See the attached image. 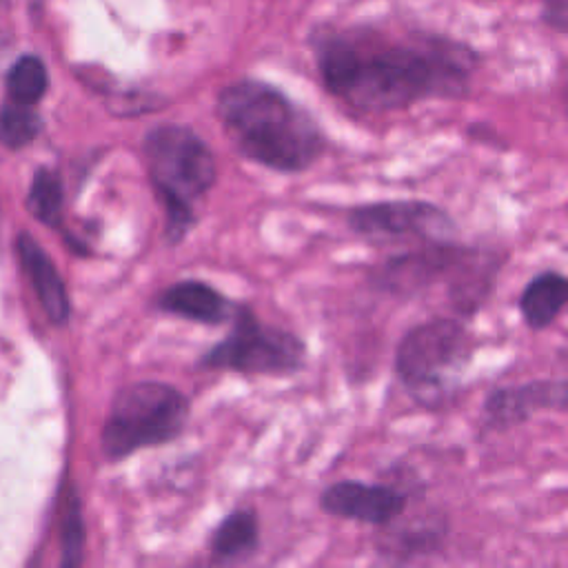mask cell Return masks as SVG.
I'll use <instances>...</instances> for the list:
<instances>
[{"instance_id":"1","label":"cell","mask_w":568,"mask_h":568,"mask_svg":"<svg viewBox=\"0 0 568 568\" xmlns=\"http://www.w3.org/2000/svg\"><path fill=\"white\" fill-rule=\"evenodd\" d=\"M317 69L328 93L359 111H397L433 98H462L473 62L457 47H371L355 38H333L317 51Z\"/></svg>"},{"instance_id":"2","label":"cell","mask_w":568,"mask_h":568,"mask_svg":"<svg viewBox=\"0 0 568 568\" xmlns=\"http://www.w3.org/2000/svg\"><path fill=\"white\" fill-rule=\"evenodd\" d=\"M215 115L233 149L246 162L273 173H304L328 146L320 122L262 80L244 78L226 84L217 93Z\"/></svg>"},{"instance_id":"3","label":"cell","mask_w":568,"mask_h":568,"mask_svg":"<svg viewBox=\"0 0 568 568\" xmlns=\"http://www.w3.org/2000/svg\"><path fill=\"white\" fill-rule=\"evenodd\" d=\"M142 158L162 206V240L180 246L200 222V204L217 182V160L209 142L189 124L162 122L142 135Z\"/></svg>"},{"instance_id":"4","label":"cell","mask_w":568,"mask_h":568,"mask_svg":"<svg viewBox=\"0 0 568 568\" xmlns=\"http://www.w3.org/2000/svg\"><path fill=\"white\" fill-rule=\"evenodd\" d=\"M191 419V399L184 390L160 379L131 382L113 395L100 446L109 462H122L140 450L175 442Z\"/></svg>"},{"instance_id":"5","label":"cell","mask_w":568,"mask_h":568,"mask_svg":"<svg viewBox=\"0 0 568 568\" xmlns=\"http://www.w3.org/2000/svg\"><path fill=\"white\" fill-rule=\"evenodd\" d=\"M475 337L462 317H430L410 326L395 348V375L424 406L442 404L473 359Z\"/></svg>"},{"instance_id":"6","label":"cell","mask_w":568,"mask_h":568,"mask_svg":"<svg viewBox=\"0 0 568 568\" xmlns=\"http://www.w3.org/2000/svg\"><path fill=\"white\" fill-rule=\"evenodd\" d=\"M195 366L246 377H293L306 366V342L288 328L264 324L251 304L237 302L229 333Z\"/></svg>"},{"instance_id":"7","label":"cell","mask_w":568,"mask_h":568,"mask_svg":"<svg viewBox=\"0 0 568 568\" xmlns=\"http://www.w3.org/2000/svg\"><path fill=\"white\" fill-rule=\"evenodd\" d=\"M346 226L371 242L386 240H448L455 220L446 209L426 200H382L351 206Z\"/></svg>"},{"instance_id":"8","label":"cell","mask_w":568,"mask_h":568,"mask_svg":"<svg viewBox=\"0 0 568 568\" xmlns=\"http://www.w3.org/2000/svg\"><path fill=\"white\" fill-rule=\"evenodd\" d=\"M466 251V246L448 240L424 242V246L415 251L390 255L373 271L371 282L384 293L415 295L439 277H453Z\"/></svg>"},{"instance_id":"9","label":"cell","mask_w":568,"mask_h":568,"mask_svg":"<svg viewBox=\"0 0 568 568\" xmlns=\"http://www.w3.org/2000/svg\"><path fill=\"white\" fill-rule=\"evenodd\" d=\"M406 501L408 495L390 484H366L357 479L328 484L320 493L324 513L368 526H388L404 513Z\"/></svg>"},{"instance_id":"10","label":"cell","mask_w":568,"mask_h":568,"mask_svg":"<svg viewBox=\"0 0 568 568\" xmlns=\"http://www.w3.org/2000/svg\"><path fill=\"white\" fill-rule=\"evenodd\" d=\"M568 404V384L559 379H532L517 386H501L486 395L481 404L484 426L506 430L524 424L539 410H564Z\"/></svg>"},{"instance_id":"11","label":"cell","mask_w":568,"mask_h":568,"mask_svg":"<svg viewBox=\"0 0 568 568\" xmlns=\"http://www.w3.org/2000/svg\"><path fill=\"white\" fill-rule=\"evenodd\" d=\"M235 304L237 302L226 297L220 288L197 277L178 280L162 288L153 300V306L160 313L202 326H222L231 322Z\"/></svg>"},{"instance_id":"12","label":"cell","mask_w":568,"mask_h":568,"mask_svg":"<svg viewBox=\"0 0 568 568\" xmlns=\"http://www.w3.org/2000/svg\"><path fill=\"white\" fill-rule=\"evenodd\" d=\"M18 255L22 260V266H24V271L33 284V291H36L44 313L49 315V320L53 324H67V320L71 315V304H69L64 282H62L55 264L51 262V257L27 233H20V237H18Z\"/></svg>"},{"instance_id":"13","label":"cell","mask_w":568,"mask_h":568,"mask_svg":"<svg viewBox=\"0 0 568 568\" xmlns=\"http://www.w3.org/2000/svg\"><path fill=\"white\" fill-rule=\"evenodd\" d=\"M215 564H237L253 557L260 548V517L251 506H237L226 513L211 530L206 541Z\"/></svg>"},{"instance_id":"14","label":"cell","mask_w":568,"mask_h":568,"mask_svg":"<svg viewBox=\"0 0 568 568\" xmlns=\"http://www.w3.org/2000/svg\"><path fill=\"white\" fill-rule=\"evenodd\" d=\"M568 302V280L559 271H541L528 280L519 295V313L532 331L548 328Z\"/></svg>"},{"instance_id":"15","label":"cell","mask_w":568,"mask_h":568,"mask_svg":"<svg viewBox=\"0 0 568 568\" xmlns=\"http://www.w3.org/2000/svg\"><path fill=\"white\" fill-rule=\"evenodd\" d=\"M49 87L47 67L38 55H22L7 73V91L11 102L33 106Z\"/></svg>"},{"instance_id":"16","label":"cell","mask_w":568,"mask_h":568,"mask_svg":"<svg viewBox=\"0 0 568 568\" xmlns=\"http://www.w3.org/2000/svg\"><path fill=\"white\" fill-rule=\"evenodd\" d=\"M62 202H64V197H62L60 175L51 169H38V173L33 175L31 189H29V197H27L31 213L42 224L60 229L62 226Z\"/></svg>"},{"instance_id":"17","label":"cell","mask_w":568,"mask_h":568,"mask_svg":"<svg viewBox=\"0 0 568 568\" xmlns=\"http://www.w3.org/2000/svg\"><path fill=\"white\" fill-rule=\"evenodd\" d=\"M42 129L40 115L29 104L9 102L0 109V142L9 149L29 144Z\"/></svg>"},{"instance_id":"18","label":"cell","mask_w":568,"mask_h":568,"mask_svg":"<svg viewBox=\"0 0 568 568\" xmlns=\"http://www.w3.org/2000/svg\"><path fill=\"white\" fill-rule=\"evenodd\" d=\"M62 548H64V566H75L82 561V548H84V521L80 513V504L75 495H71L64 524H62Z\"/></svg>"},{"instance_id":"19","label":"cell","mask_w":568,"mask_h":568,"mask_svg":"<svg viewBox=\"0 0 568 568\" xmlns=\"http://www.w3.org/2000/svg\"><path fill=\"white\" fill-rule=\"evenodd\" d=\"M544 20L552 29L566 31V0H548L544 9Z\"/></svg>"}]
</instances>
